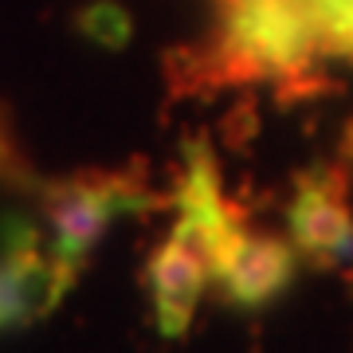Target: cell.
Masks as SVG:
<instances>
[{
  "instance_id": "1",
  "label": "cell",
  "mask_w": 353,
  "mask_h": 353,
  "mask_svg": "<svg viewBox=\"0 0 353 353\" xmlns=\"http://www.w3.org/2000/svg\"><path fill=\"white\" fill-rule=\"evenodd\" d=\"M153 196L145 189L141 173L122 169V173H106V169H87V173L63 176L43 189V220L51 228V255L55 263L67 267L75 275L94 252V243L106 236V228L122 212H138Z\"/></svg>"
},
{
  "instance_id": "2",
  "label": "cell",
  "mask_w": 353,
  "mask_h": 353,
  "mask_svg": "<svg viewBox=\"0 0 353 353\" xmlns=\"http://www.w3.org/2000/svg\"><path fill=\"white\" fill-rule=\"evenodd\" d=\"M71 279L75 275L55 263L36 228L20 216H8L0 224V334L55 310Z\"/></svg>"
},
{
  "instance_id": "3",
  "label": "cell",
  "mask_w": 353,
  "mask_h": 353,
  "mask_svg": "<svg viewBox=\"0 0 353 353\" xmlns=\"http://www.w3.org/2000/svg\"><path fill=\"white\" fill-rule=\"evenodd\" d=\"M287 228L294 252L310 263L338 267L353 259V208L341 169H310L299 176L294 201L287 208Z\"/></svg>"
},
{
  "instance_id": "4",
  "label": "cell",
  "mask_w": 353,
  "mask_h": 353,
  "mask_svg": "<svg viewBox=\"0 0 353 353\" xmlns=\"http://www.w3.org/2000/svg\"><path fill=\"white\" fill-rule=\"evenodd\" d=\"M212 283V259L204 240L189 224L176 220L169 240L150 259V294L157 330L165 338H181L192 322V310L201 303L204 287Z\"/></svg>"
},
{
  "instance_id": "5",
  "label": "cell",
  "mask_w": 353,
  "mask_h": 353,
  "mask_svg": "<svg viewBox=\"0 0 353 353\" xmlns=\"http://www.w3.org/2000/svg\"><path fill=\"white\" fill-rule=\"evenodd\" d=\"M290 275H294V243L267 236V232H255V236L248 232L236 259L216 283L232 306L255 310V306H267L275 294H283Z\"/></svg>"
},
{
  "instance_id": "6",
  "label": "cell",
  "mask_w": 353,
  "mask_h": 353,
  "mask_svg": "<svg viewBox=\"0 0 353 353\" xmlns=\"http://www.w3.org/2000/svg\"><path fill=\"white\" fill-rule=\"evenodd\" d=\"M322 59L353 63V0H306Z\"/></svg>"
},
{
  "instance_id": "7",
  "label": "cell",
  "mask_w": 353,
  "mask_h": 353,
  "mask_svg": "<svg viewBox=\"0 0 353 353\" xmlns=\"http://www.w3.org/2000/svg\"><path fill=\"white\" fill-rule=\"evenodd\" d=\"M83 32L94 36L106 48H118L130 39V16L118 8V4H94L87 16H83Z\"/></svg>"
},
{
  "instance_id": "8",
  "label": "cell",
  "mask_w": 353,
  "mask_h": 353,
  "mask_svg": "<svg viewBox=\"0 0 353 353\" xmlns=\"http://www.w3.org/2000/svg\"><path fill=\"white\" fill-rule=\"evenodd\" d=\"M0 181H8V185H24L28 181V161L12 138V126L4 118V106H0Z\"/></svg>"
}]
</instances>
